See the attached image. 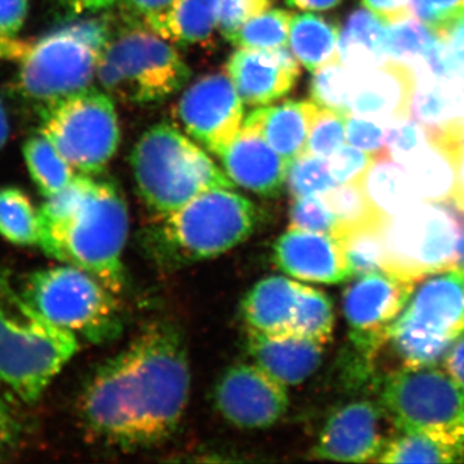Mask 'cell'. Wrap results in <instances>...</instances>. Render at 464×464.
<instances>
[{
  "instance_id": "obj_52",
  "label": "cell",
  "mask_w": 464,
  "mask_h": 464,
  "mask_svg": "<svg viewBox=\"0 0 464 464\" xmlns=\"http://www.w3.org/2000/svg\"><path fill=\"white\" fill-rule=\"evenodd\" d=\"M448 43L460 81L464 82V16L451 24L444 32L436 34Z\"/></svg>"
},
{
  "instance_id": "obj_55",
  "label": "cell",
  "mask_w": 464,
  "mask_h": 464,
  "mask_svg": "<svg viewBox=\"0 0 464 464\" xmlns=\"http://www.w3.org/2000/svg\"><path fill=\"white\" fill-rule=\"evenodd\" d=\"M453 212L457 219L458 239L454 253L453 270H464V212L453 204Z\"/></svg>"
},
{
  "instance_id": "obj_37",
  "label": "cell",
  "mask_w": 464,
  "mask_h": 464,
  "mask_svg": "<svg viewBox=\"0 0 464 464\" xmlns=\"http://www.w3.org/2000/svg\"><path fill=\"white\" fill-rule=\"evenodd\" d=\"M323 199L337 218L338 226L335 232L381 222L369 203L360 181L334 186L332 190L323 195Z\"/></svg>"
},
{
  "instance_id": "obj_39",
  "label": "cell",
  "mask_w": 464,
  "mask_h": 464,
  "mask_svg": "<svg viewBox=\"0 0 464 464\" xmlns=\"http://www.w3.org/2000/svg\"><path fill=\"white\" fill-rule=\"evenodd\" d=\"M353 72L340 60L332 61L314 72L311 96L322 108L348 116V101L353 88Z\"/></svg>"
},
{
  "instance_id": "obj_17",
  "label": "cell",
  "mask_w": 464,
  "mask_h": 464,
  "mask_svg": "<svg viewBox=\"0 0 464 464\" xmlns=\"http://www.w3.org/2000/svg\"><path fill=\"white\" fill-rule=\"evenodd\" d=\"M227 74L246 105L264 106L292 91L299 76V61L286 47L239 48L228 60Z\"/></svg>"
},
{
  "instance_id": "obj_53",
  "label": "cell",
  "mask_w": 464,
  "mask_h": 464,
  "mask_svg": "<svg viewBox=\"0 0 464 464\" xmlns=\"http://www.w3.org/2000/svg\"><path fill=\"white\" fill-rule=\"evenodd\" d=\"M445 366L449 374L464 387V338L453 344L445 359Z\"/></svg>"
},
{
  "instance_id": "obj_43",
  "label": "cell",
  "mask_w": 464,
  "mask_h": 464,
  "mask_svg": "<svg viewBox=\"0 0 464 464\" xmlns=\"http://www.w3.org/2000/svg\"><path fill=\"white\" fill-rule=\"evenodd\" d=\"M429 142V133L413 119H400L386 124V145L390 157L401 166Z\"/></svg>"
},
{
  "instance_id": "obj_6",
  "label": "cell",
  "mask_w": 464,
  "mask_h": 464,
  "mask_svg": "<svg viewBox=\"0 0 464 464\" xmlns=\"http://www.w3.org/2000/svg\"><path fill=\"white\" fill-rule=\"evenodd\" d=\"M97 76L116 99L134 105L163 102L190 81L191 70L167 39L141 24L112 34Z\"/></svg>"
},
{
  "instance_id": "obj_3",
  "label": "cell",
  "mask_w": 464,
  "mask_h": 464,
  "mask_svg": "<svg viewBox=\"0 0 464 464\" xmlns=\"http://www.w3.org/2000/svg\"><path fill=\"white\" fill-rule=\"evenodd\" d=\"M78 347L74 333L45 319L0 268V383L35 404Z\"/></svg>"
},
{
  "instance_id": "obj_33",
  "label": "cell",
  "mask_w": 464,
  "mask_h": 464,
  "mask_svg": "<svg viewBox=\"0 0 464 464\" xmlns=\"http://www.w3.org/2000/svg\"><path fill=\"white\" fill-rule=\"evenodd\" d=\"M24 158L34 185L44 198L57 194L74 179V168L42 133L27 140Z\"/></svg>"
},
{
  "instance_id": "obj_1",
  "label": "cell",
  "mask_w": 464,
  "mask_h": 464,
  "mask_svg": "<svg viewBox=\"0 0 464 464\" xmlns=\"http://www.w3.org/2000/svg\"><path fill=\"white\" fill-rule=\"evenodd\" d=\"M190 381L181 333L169 323L151 324L94 372L79 399V415L94 439L111 447H154L176 431Z\"/></svg>"
},
{
  "instance_id": "obj_54",
  "label": "cell",
  "mask_w": 464,
  "mask_h": 464,
  "mask_svg": "<svg viewBox=\"0 0 464 464\" xmlns=\"http://www.w3.org/2000/svg\"><path fill=\"white\" fill-rule=\"evenodd\" d=\"M63 7L72 14H83V12H97L108 9L116 5L119 0H60Z\"/></svg>"
},
{
  "instance_id": "obj_58",
  "label": "cell",
  "mask_w": 464,
  "mask_h": 464,
  "mask_svg": "<svg viewBox=\"0 0 464 464\" xmlns=\"http://www.w3.org/2000/svg\"><path fill=\"white\" fill-rule=\"evenodd\" d=\"M9 132H11V127H9L7 109H5V102H3L2 97H0V152L7 145Z\"/></svg>"
},
{
  "instance_id": "obj_42",
  "label": "cell",
  "mask_w": 464,
  "mask_h": 464,
  "mask_svg": "<svg viewBox=\"0 0 464 464\" xmlns=\"http://www.w3.org/2000/svg\"><path fill=\"white\" fill-rule=\"evenodd\" d=\"M290 228L295 230L334 234L337 230V218L326 206L323 197L295 198L290 208Z\"/></svg>"
},
{
  "instance_id": "obj_16",
  "label": "cell",
  "mask_w": 464,
  "mask_h": 464,
  "mask_svg": "<svg viewBox=\"0 0 464 464\" xmlns=\"http://www.w3.org/2000/svg\"><path fill=\"white\" fill-rule=\"evenodd\" d=\"M415 90L413 69L389 60L368 72H353L348 115L380 123L409 118Z\"/></svg>"
},
{
  "instance_id": "obj_29",
  "label": "cell",
  "mask_w": 464,
  "mask_h": 464,
  "mask_svg": "<svg viewBox=\"0 0 464 464\" xmlns=\"http://www.w3.org/2000/svg\"><path fill=\"white\" fill-rule=\"evenodd\" d=\"M377 462L456 463L464 462V440L447 433L402 432L390 440Z\"/></svg>"
},
{
  "instance_id": "obj_50",
  "label": "cell",
  "mask_w": 464,
  "mask_h": 464,
  "mask_svg": "<svg viewBox=\"0 0 464 464\" xmlns=\"http://www.w3.org/2000/svg\"><path fill=\"white\" fill-rule=\"evenodd\" d=\"M21 424L9 406L0 398V462L14 454L20 445Z\"/></svg>"
},
{
  "instance_id": "obj_31",
  "label": "cell",
  "mask_w": 464,
  "mask_h": 464,
  "mask_svg": "<svg viewBox=\"0 0 464 464\" xmlns=\"http://www.w3.org/2000/svg\"><path fill=\"white\" fill-rule=\"evenodd\" d=\"M382 221L335 232L350 277L386 273L387 252Z\"/></svg>"
},
{
  "instance_id": "obj_47",
  "label": "cell",
  "mask_w": 464,
  "mask_h": 464,
  "mask_svg": "<svg viewBox=\"0 0 464 464\" xmlns=\"http://www.w3.org/2000/svg\"><path fill=\"white\" fill-rule=\"evenodd\" d=\"M373 159V155L355 146L343 145L328 158L329 169L337 183L360 181Z\"/></svg>"
},
{
  "instance_id": "obj_51",
  "label": "cell",
  "mask_w": 464,
  "mask_h": 464,
  "mask_svg": "<svg viewBox=\"0 0 464 464\" xmlns=\"http://www.w3.org/2000/svg\"><path fill=\"white\" fill-rule=\"evenodd\" d=\"M366 9L386 23L393 24L411 16V0H362Z\"/></svg>"
},
{
  "instance_id": "obj_15",
  "label": "cell",
  "mask_w": 464,
  "mask_h": 464,
  "mask_svg": "<svg viewBox=\"0 0 464 464\" xmlns=\"http://www.w3.org/2000/svg\"><path fill=\"white\" fill-rule=\"evenodd\" d=\"M383 405L355 401L341 406L324 424L313 450L317 459L377 462L390 440L384 435Z\"/></svg>"
},
{
  "instance_id": "obj_56",
  "label": "cell",
  "mask_w": 464,
  "mask_h": 464,
  "mask_svg": "<svg viewBox=\"0 0 464 464\" xmlns=\"http://www.w3.org/2000/svg\"><path fill=\"white\" fill-rule=\"evenodd\" d=\"M342 0H285L290 7L302 11H326L337 7Z\"/></svg>"
},
{
  "instance_id": "obj_2",
  "label": "cell",
  "mask_w": 464,
  "mask_h": 464,
  "mask_svg": "<svg viewBox=\"0 0 464 464\" xmlns=\"http://www.w3.org/2000/svg\"><path fill=\"white\" fill-rule=\"evenodd\" d=\"M43 252L96 276L118 295L124 288L121 253L128 235V209L114 182L88 174L74 179L38 209Z\"/></svg>"
},
{
  "instance_id": "obj_35",
  "label": "cell",
  "mask_w": 464,
  "mask_h": 464,
  "mask_svg": "<svg viewBox=\"0 0 464 464\" xmlns=\"http://www.w3.org/2000/svg\"><path fill=\"white\" fill-rule=\"evenodd\" d=\"M334 322L331 298L322 290L299 283L297 314L292 335L324 344L332 338Z\"/></svg>"
},
{
  "instance_id": "obj_20",
  "label": "cell",
  "mask_w": 464,
  "mask_h": 464,
  "mask_svg": "<svg viewBox=\"0 0 464 464\" xmlns=\"http://www.w3.org/2000/svg\"><path fill=\"white\" fill-rule=\"evenodd\" d=\"M400 319L458 341L464 335V270L429 277L414 288Z\"/></svg>"
},
{
  "instance_id": "obj_34",
  "label": "cell",
  "mask_w": 464,
  "mask_h": 464,
  "mask_svg": "<svg viewBox=\"0 0 464 464\" xmlns=\"http://www.w3.org/2000/svg\"><path fill=\"white\" fill-rule=\"evenodd\" d=\"M0 235L14 246H38V209L20 188H0Z\"/></svg>"
},
{
  "instance_id": "obj_11",
  "label": "cell",
  "mask_w": 464,
  "mask_h": 464,
  "mask_svg": "<svg viewBox=\"0 0 464 464\" xmlns=\"http://www.w3.org/2000/svg\"><path fill=\"white\" fill-rule=\"evenodd\" d=\"M382 405L402 432L447 433L464 440V387L432 366L387 375Z\"/></svg>"
},
{
  "instance_id": "obj_36",
  "label": "cell",
  "mask_w": 464,
  "mask_h": 464,
  "mask_svg": "<svg viewBox=\"0 0 464 464\" xmlns=\"http://www.w3.org/2000/svg\"><path fill=\"white\" fill-rule=\"evenodd\" d=\"M292 18L285 9H266L246 21L231 43L249 50L273 51L286 47Z\"/></svg>"
},
{
  "instance_id": "obj_9",
  "label": "cell",
  "mask_w": 464,
  "mask_h": 464,
  "mask_svg": "<svg viewBox=\"0 0 464 464\" xmlns=\"http://www.w3.org/2000/svg\"><path fill=\"white\" fill-rule=\"evenodd\" d=\"M41 133L70 166L88 176L105 169L121 142L111 96L91 87L45 103Z\"/></svg>"
},
{
  "instance_id": "obj_18",
  "label": "cell",
  "mask_w": 464,
  "mask_h": 464,
  "mask_svg": "<svg viewBox=\"0 0 464 464\" xmlns=\"http://www.w3.org/2000/svg\"><path fill=\"white\" fill-rule=\"evenodd\" d=\"M232 183L264 198H276L286 183L288 163L256 128L243 124L218 155Z\"/></svg>"
},
{
  "instance_id": "obj_23",
  "label": "cell",
  "mask_w": 464,
  "mask_h": 464,
  "mask_svg": "<svg viewBox=\"0 0 464 464\" xmlns=\"http://www.w3.org/2000/svg\"><path fill=\"white\" fill-rule=\"evenodd\" d=\"M299 283L285 277H266L246 293L241 316L249 331L292 335L298 306Z\"/></svg>"
},
{
  "instance_id": "obj_27",
  "label": "cell",
  "mask_w": 464,
  "mask_h": 464,
  "mask_svg": "<svg viewBox=\"0 0 464 464\" xmlns=\"http://www.w3.org/2000/svg\"><path fill=\"white\" fill-rule=\"evenodd\" d=\"M424 201L442 203L453 199L457 188V159L450 150L430 142L402 166Z\"/></svg>"
},
{
  "instance_id": "obj_10",
  "label": "cell",
  "mask_w": 464,
  "mask_h": 464,
  "mask_svg": "<svg viewBox=\"0 0 464 464\" xmlns=\"http://www.w3.org/2000/svg\"><path fill=\"white\" fill-rule=\"evenodd\" d=\"M381 226L387 274L417 284L429 275L453 270L458 239L453 204L422 201Z\"/></svg>"
},
{
  "instance_id": "obj_7",
  "label": "cell",
  "mask_w": 464,
  "mask_h": 464,
  "mask_svg": "<svg viewBox=\"0 0 464 464\" xmlns=\"http://www.w3.org/2000/svg\"><path fill=\"white\" fill-rule=\"evenodd\" d=\"M255 204L232 188H213L169 213L157 234V248L169 261L192 264L224 255L256 230Z\"/></svg>"
},
{
  "instance_id": "obj_5",
  "label": "cell",
  "mask_w": 464,
  "mask_h": 464,
  "mask_svg": "<svg viewBox=\"0 0 464 464\" xmlns=\"http://www.w3.org/2000/svg\"><path fill=\"white\" fill-rule=\"evenodd\" d=\"M130 166L140 197L160 216L169 215L201 192L234 188L199 146L168 123L143 133L130 154Z\"/></svg>"
},
{
  "instance_id": "obj_45",
  "label": "cell",
  "mask_w": 464,
  "mask_h": 464,
  "mask_svg": "<svg viewBox=\"0 0 464 464\" xmlns=\"http://www.w3.org/2000/svg\"><path fill=\"white\" fill-rule=\"evenodd\" d=\"M411 14L435 34L464 16V0H411Z\"/></svg>"
},
{
  "instance_id": "obj_30",
  "label": "cell",
  "mask_w": 464,
  "mask_h": 464,
  "mask_svg": "<svg viewBox=\"0 0 464 464\" xmlns=\"http://www.w3.org/2000/svg\"><path fill=\"white\" fill-rule=\"evenodd\" d=\"M337 27L316 14H295L289 32L290 51L308 72L338 60Z\"/></svg>"
},
{
  "instance_id": "obj_26",
  "label": "cell",
  "mask_w": 464,
  "mask_h": 464,
  "mask_svg": "<svg viewBox=\"0 0 464 464\" xmlns=\"http://www.w3.org/2000/svg\"><path fill=\"white\" fill-rule=\"evenodd\" d=\"M415 90L411 100V119L422 125L429 136L444 130L460 119L459 83L440 81L426 70L414 67Z\"/></svg>"
},
{
  "instance_id": "obj_19",
  "label": "cell",
  "mask_w": 464,
  "mask_h": 464,
  "mask_svg": "<svg viewBox=\"0 0 464 464\" xmlns=\"http://www.w3.org/2000/svg\"><path fill=\"white\" fill-rule=\"evenodd\" d=\"M274 259L283 273L319 284L350 279L340 243L333 235L289 228L274 246Z\"/></svg>"
},
{
  "instance_id": "obj_32",
  "label": "cell",
  "mask_w": 464,
  "mask_h": 464,
  "mask_svg": "<svg viewBox=\"0 0 464 464\" xmlns=\"http://www.w3.org/2000/svg\"><path fill=\"white\" fill-rule=\"evenodd\" d=\"M389 341L393 350L405 362V366L424 368L447 359L456 341L444 335L426 331L413 324L398 319L389 331Z\"/></svg>"
},
{
  "instance_id": "obj_38",
  "label": "cell",
  "mask_w": 464,
  "mask_h": 464,
  "mask_svg": "<svg viewBox=\"0 0 464 464\" xmlns=\"http://www.w3.org/2000/svg\"><path fill=\"white\" fill-rule=\"evenodd\" d=\"M436 38L438 35L420 20L408 17L391 24L386 33L387 57L411 66L422 60Z\"/></svg>"
},
{
  "instance_id": "obj_14",
  "label": "cell",
  "mask_w": 464,
  "mask_h": 464,
  "mask_svg": "<svg viewBox=\"0 0 464 464\" xmlns=\"http://www.w3.org/2000/svg\"><path fill=\"white\" fill-rule=\"evenodd\" d=\"M213 395L219 413L240 429H268L289 404L286 386L258 365L231 366L219 377Z\"/></svg>"
},
{
  "instance_id": "obj_41",
  "label": "cell",
  "mask_w": 464,
  "mask_h": 464,
  "mask_svg": "<svg viewBox=\"0 0 464 464\" xmlns=\"http://www.w3.org/2000/svg\"><path fill=\"white\" fill-rule=\"evenodd\" d=\"M346 119L341 112L319 106L308 133L306 154L331 158L346 141Z\"/></svg>"
},
{
  "instance_id": "obj_57",
  "label": "cell",
  "mask_w": 464,
  "mask_h": 464,
  "mask_svg": "<svg viewBox=\"0 0 464 464\" xmlns=\"http://www.w3.org/2000/svg\"><path fill=\"white\" fill-rule=\"evenodd\" d=\"M457 159V188L453 201L464 212V148L454 152Z\"/></svg>"
},
{
  "instance_id": "obj_48",
  "label": "cell",
  "mask_w": 464,
  "mask_h": 464,
  "mask_svg": "<svg viewBox=\"0 0 464 464\" xmlns=\"http://www.w3.org/2000/svg\"><path fill=\"white\" fill-rule=\"evenodd\" d=\"M125 14L134 21H142L149 29L158 25L176 0H121ZM141 23V24H142Z\"/></svg>"
},
{
  "instance_id": "obj_24",
  "label": "cell",
  "mask_w": 464,
  "mask_h": 464,
  "mask_svg": "<svg viewBox=\"0 0 464 464\" xmlns=\"http://www.w3.org/2000/svg\"><path fill=\"white\" fill-rule=\"evenodd\" d=\"M360 182L381 221L401 215L424 201L405 168L387 155L374 157Z\"/></svg>"
},
{
  "instance_id": "obj_25",
  "label": "cell",
  "mask_w": 464,
  "mask_h": 464,
  "mask_svg": "<svg viewBox=\"0 0 464 464\" xmlns=\"http://www.w3.org/2000/svg\"><path fill=\"white\" fill-rule=\"evenodd\" d=\"M383 20L366 9H357L342 27L338 60L353 72H368L389 61Z\"/></svg>"
},
{
  "instance_id": "obj_13",
  "label": "cell",
  "mask_w": 464,
  "mask_h": 464,
  "mask_svg": "<svg viewBox=\"0 0 464 464\" xmlns=\"http://www.w3.org/2000/svg\"><path fill=\"white\" fill-rule=\"evenodd\" d=\"M177 112L186 130L218 155L243 127L244 102L228 74L213 72L185 91Z\"/></svg>"
},
{
  "instance_id": "obj_4",
  "label": "cell",
  "mask_w": 464,
  "mask_h": 464,
  "mask_svg": "<svg viewBox=\"0 0 464 464\" xmlns=\"http://www.w3.org/2000/svg\"><path fill=\"white\" fill-rule=\"evenodd\" d=\"M111 35L108 21L88 18L34 43L0 38V58L16 61L21 90L30 99L47 103L90 87Z\"/></svg>"
},
{
  "instance_id": "obj_46",
  "label": "cell",
  "mask_w": 464,
  "mask_h": 464,
  "mask_svg": "<svg viewBox=\"0 0 464 464\" xmlns=\"http://www.w3.org/2000/svg\"><path fill=\"white\" fill-rule=\"evenodd\" d=\"M271 5L273 0H219V33L231 43L246 21L265 12Z\"/></svg>"
},
{
  "instance_id": "obj_8",
  "label": "cell",
  "mask_w": 464,
  "mask_h": 464,
  "mask_svg": "<svg viewBox=\"0 0 464 464\" xmlns=\"http://www.w3.org/2000/svg\"><path fill=\"white\" fill-rule=\"evenodd\" d=\"M20 292L45 319L92 343L111 341L121 333L115 293L75 266L34 271L24 279Z\"/></svg>"
},
{
  "instance_id": "obj_28",
  "label": "cell",
  "mask_w": 464,
  "mask_h": 464,
  "mask_svg": "<svg viewBox=\"0 0 464 464\" xmlns=\"http://www.w3.org/2000/svg\"><path fill=\"white\" fill-rule=\"evenodd\" d=\"M219 20V0H176L152 32L182 47L212 38Z\"/></svg>"
},
{
  "instance_id": "obj_49",
  "label": "cell",
  "mask_w": 464,
  "mask_h": 464,
  "mask_svg": "<svg viewBox=\"0 0 464 464\" xmlns=\"http://www.w3.org/2000/svg\"><path fill=\"white\" fill-rule=\"evenodd\" d=\"M29 14V0H0V38H14Z\"/></svg>"
},
{
  "instance_id": "obj_40",
  "label": "cell",
  "mask_w": 464,
  "mask_h": 464,
  "mask_svg": "<svg viewBox=\"0 0 464 464\" xmlns=\"http://www.w3.org/2000/svg\"><path fill=\"white\" fill-rule=\"evenodd\" d=\"M286 183L295 198L323 197L338 185L329 169L328 159L314 157L306 152L289 163Z\"/></svg>"
},
{
  "instance_id": "obj_44",
  "label": "cell",
  "mask_w": 464,
  "mask_h": 464,
  "mask_svg": "<svg viewBox=\"0 0 464 464\" xmlns=\"http://www.w3.org/2000/svg\"><path fill=\"white\" fill-rule=\"evenodd\" d=\"M346 141L355 148L373 155H389L386 145V124L360 116L348 115L346 119Z\"/></svg>"
},
{
  "instance_id": "obj_21",
  "label": "cell",
  "mask_w": 464,
  "mask_h": 464,
  "mask_svg": "<svg viewBox=\"0 0 464 464\" xmlns=\"http://www.w3.org/2000/svg\"><path fill=\"white\" fill-rule=\"evenodd\" d=\"M246 348L256 365L284 386H295L315 373L324 353L323 343L308 338L265 334L249 329Z\"/></svg>"
},
{
  "instance_id": "obj_22",
  "label": "cell",
  "mask_w": 464,
  "mask_h": 464,
  "mask_svg": "<svg viewBox=\"0 0 464 464\" xmlns=\"http://www.w3.org/2000/svg\"><path fill=\"white\" fill-rule=\"evenodd\" d=\"M317 108L319 105L310 101H286L282 105L255 110L244 124L256 128L289 166L306 152L308 133Z\"/></svg>"
},
{
  "instance_id": "obj_12",
  "label": "cell",
  "mask_w": 464,
  "mask_h": 464,
  "mask_svg": "<svg viewBox=\"0 0 464 464\" xmlns=\"http://www.w3.org/2000/svg\"><path fill=\"white\" fill-rule=\"evenodd\" d=\"M414 283L393 275L374 273L360 276L343 293V314L351 343L371 362L382 344L389 341L393 322L404 310Z\"/></svg>"
}]
</instances>
